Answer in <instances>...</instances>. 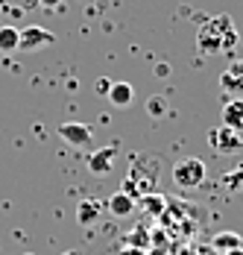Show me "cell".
<instances>
[{
	"label": "cell",
	"mask_w": 243,
	"mask_h": 255,
	"mask_svg": "<svg viewBox=\"0 0 243 255\" xmlns=\"http://www.w3.org/2000/svg\"><path fill=\"white\" fill-rule=\"evenodd\" d=\"M164 203H167V200H164V197H158V194H144V197H141L144 211H146V214H152V217H158V214L164 211Z\"/></svg>",
	"instance_id": "15"
},
{
	"label": "cell",
	"mask_w": 243,
	"mask_h": 255,
	"mask_svg": "<svg viewBox=\"0 0 243 255\" xmlns=\"http://www.w3.org/2000/svg\"><path fill=\"white\" fill-rule=\"evenodd\" d=\"M220 88L229 91V94H241L243 97V59H235V62L223 71V77H220Z\"/></svg>",
	"instance_id": "6"
},
{
	"label": "cell",
	"mask_w": 243,
	"mask_h": 255,
	"mask_svg": "<svg viewBox=\"0 0 243 255\" xmlns=\"http://www.w3.org/2000/svg\"><path fill=\"white\" fill-rule=\"evenodd\" d=\"M115 158H118V144H109V147H103V150L88 155V170L94 176H106L115 167Z\"/></svg>",
	"instance_id": "5"
},
{
	"label": "cell",
	"mask_w": 243,
	"mask_h": 255,
	"mask_svg": "<svg viewBox=\"0 0 243 255\" xmlns=\"http://www.w3.org/2000/svg\"><path fill=\"white\" fill-rule=\"evenodd\" d=\"M208 147L220 155H235L243 150V132H235L229 127L208 129Z\"/></svg>",
	"instance_id": "3"
},
{
	"label": "cell",
	"mask_w": 243,
	"mask_h": 255,
	"mask_svg": "<svg viewBox=\"0 0 243 255\" xmlns=\"http://www.w3.org/2000/svg\"><path fill=\"white\" fill-rule=\"evenodd\" d=\"M50 44H56V35L50 29H44V26H26V29H21V35H18V50H24V53L44 50Z\"/></svg>",
	"instance_id": "4"
},
{
	"label": "cell",
	"mask_w": 243,
	"mask_h": 255,
	"mask_svg": "<svg viewBox=\"0 0 243 255\" xmlns=\"http://www.w3.org/2000/svg\"><path fill=\"white\" fill-rule=\"evenodd\" d=\"M109 211L115 214V217H129L132 211H135V197H129L126 191H118V194H112L109 197Z\"/></svg>",
	"instance_id": "10"
},
{
	"label": "cell",
	"mask_w": 243,
	"mask_h": 255,
	"mask_svg": "<svg viewBox=\"0 0 243 255\" xmlns=\"http://www.w3.org/2000/svg\"><path fill=\"white\" fill-rule=\"evenodd\" d=\"M18 35H21V29H15V26H0V53L18 50Z\"/></svg>",
	"instance_id": "13"
},
{
	"label": "cell",
	"mask_w": 243,
	"mask_h": 255,
	"mask_svg": "<svg viewBox=\"0 0 243 255\" xmlns=\"http://www.w3.org/2000/svg\"><path fill=\"white\" fill-rule=\"evenodd\" d=\"M238 32H235V24L229 15H214L208 18L205 24L199 26L196 32V44L202 47V53L208 56H220V53H229L238 47Z\"/></svg>",
	"instance_id": "1"
},
{
	"label": "cell",
	"mask_w": 243,
	"mask_h": 255,
	"mask_svg": "<svg viewBox=\"0 0 243 255\" xmlns=\"http://www.w3.org/2000/svg\"><path fill=\"white\" fill-rule=\"evenodd\" d=\"M214 247L220 253H232V250H241L243 241H241V235H235V232H220L214 238Z\"/></svg>",
	"instance_id": "12"
},
{
	"label": "cell",
	"mask_w": 243,
	"mask_h": 255,
	"mask_svg": "<svg viewBox=\"0 0 243 255\" xmlns=\"http://www.w3.org/2000/svg\"><path fill=\"white\" fill-rule=\"evenodd\" d=\"M109 88H112L109 79H97V94H109Z\"/></svg>",
	"instance_id": "17"
},
{
	"label": "cell",
	"mask_w": 243,
	"mask_h": 255,
	"mask_svg": "<svg viewBox=\"0 0 243 255\" xmlns=\"http://www.w3.org/2000/svg\"><path fill=\"white\" fill-rule=\"evenodd\" d=\"M62 0H38V6H44V9H56Z\"/></svg>",
	"instance_id": "18"
},
{
	"label": "cell",
	"mask_w": 243,
	"mask_h": 255,
	"mask_svg": "<svg viewBox=\"0 0 243 255\" xmlns=\"http://www.w3.org/2000/svg\"><path fill=\"white\" fill-rule=\"evenodd\" d=\"M226 255H243V247L241 250H232V253H226Z\"/></svg>",
	"instance_id": "19"
},
{
	"label": "cell",
	"mask_w": 243,
	"mask_h": 255,
	"mask_svg": "<svg viewBox=\"0 0 243 255\" xmlns=\"http://www.w3.org/2000/svg\"><path fill=\"white\" fill-rule=\"evenodd\" d=\"M205 176H208L205 161H202V158H196V155H188V158L176 161V167H173V182H176L179 188H185V191L199 188V185L205 182Z\"/></svg>",
	"instance_id": "2"
},
{
	"label": "cell",
	"mask_w": 243,
	"mask_h": 255,
	"mask_svg": "<svg viewBox=\"0 0 243 255\" xmlns=\"http://www.w3.org/2000/svg\"><path fill=\"white\" fill-rule=\"evenodd\" d=\"M62 255H79V253H76V250H68V253H62Z\"/></svg>",
	"instance_id": "20"
},
{
	"label": "cell",
	"mask_w": 243,
	"mask_h": 255,
	"mask_svg": "<svg viewBox=\"0 0 243 255\" xmlns=\"http://www.w3.org/2000/svg\"><path fill=\"white\" fill-rule=\"evenodd\" d=\"M100 217H103V203L100 200H82V203L76 205V223L79 226H94Z\"/></svg>",
	"instance_id": "8"
},
{
	"label": "cell",
	"mask_w": 243,
	"mask_h": 255,
	"mask_svg": "<svg viewBox=\"0 0 243 255\" xmlns=\"http://www.w3.org/2000/svg\"><path fill=\"white\" fill-rule=\"evenodd\" d=\"M146 112H149L152 118H164V115H170V103H167L164 94H155V97L146 100Z\"/></svg>",
	"instance_id": "14"
},
{
	"label": "cell",
	"mask_w": 243,
	"mask_h": 255,
	"mask_svg": "<svg viewBox=\"0 0 243 255\" xmlns=\"http://www.w3.org/2000/svg\"><path fill=\"white\" fill-rule=\"evenodd\" d=\"M59 138H65L71 147H88L94 135H91V127H85V124H62Z\"/></svg>",
	"instance_id": "7"
},
{
	"label": "cell",
	"mask_w": 243,
	"mask_h": 255,
	"mask_svg": "<svg viewBox=\"0 0 243 255\" xmlns=\"http://www.w3.org/2000/svg\"><path fill=\"white\" fill-rule=\"evenodd\" d=\"M12 3H15V9H21V12H29V9L38 6V0H12Z\"/></svg>",
	"instance_id": "16"
},
{
	"label": "cell",
	"mask_w": 243,
	"mask_h": 255,
	"mask_svg": "<svg viewBox=\"0 0 243 255\" xmlns=\"http://www.w3.org/2000/svg\"><path fill=\"white\" fill-rule=\"evenodd\" d=\"M106 97L115 103V106H129L132 97H135V88H132L129 82H112V88H109Z\"/></svg>",
	"instance_id": "11"
},
{
	"label": "cell",
	"mask_w": 243,
	"mask_h": 255,
	"mask_svg": "<svg viewBox=\"0 0 243 255\" xmlns=\"http://www.w3.org/2000/svg\"><path fill=\"white\" fill-rule=\"evenodd\" d=\"M223 127L243 132V97H235L223 106Z\"/></svg>",
	"instance_id": "9"
}]
</instances>
